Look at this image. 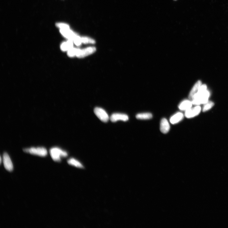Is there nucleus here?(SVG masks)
I'll use <instances>...</instances> for the list:
<instances>
[{
    "label": "nucleus",
    "instance_id": "obj_13",
    "mask_svg": "<svg viewBox=\"0 0 228 228\" xmlns=\"http://www.w3.org/2000/svg\"><path fill=\"white\" fill-rule=\"evenodd\" d=\"M202 82L200 80H198L195 84L194 85L189 93V98L191 100L193 97L198 92L200 86L202 85Z\"/></svg>",
    "mask_w": 228,
    "mask_h": 228
},
{
    "label": "nucleus",
    "instance_id": "obj_23",
    "mask_svg": "<svg viewBox=\"0 0 228 228\" xmlns=\"http://www.w3.org/2000/svg\"><path fill=\"white\" fill-rule=\"evenodd\" d=\"M174 1H176V0H174Z\"/></svg>",
    "mask_w": 228,
    "mask_h": 228
},
{
    "label": "nucleus",
    "instance_id": "obj_14",
    "mask_svg": "<svg viewBox=\"0 0 228 228\" xmlns=\"http://www.w3.org/2000/svg\"><path fill=\"white\" fill-rule=\"evenodd\" d=\"M73 41L72 40H69L66 42L63 43L61 45V49L63 51H68L73 48Z\"/></svg>",
    "mask_w": 228,
    "mask_h": 228
},
{
    "label": "nucleus",
    "instance_id": "obj_20",
    "mask_svg": "<svg viewBox=\"0 0 228 228\" xmlns=\"http://www.w3.org/2000/svg\"><path fill=\"white\" fill-rule=\"evenodd\" d=\"M73 42L77 46H79L82 43L81 37L77 35L73 40Z\"/></svg>",
    "mask_w": 228,
    "mask_h": 228
},
{
    "label": "nucleus",
    "instance_id": "obj_22",
    "mask_svg": "<svg viewBox=\"0 0 228 228\" xmlns=\"http://www.w3.org/2000/svg\"><path fill=\"white\" fill-rule=\"evenodd\" d=\"M2 157H1V162H1V163H2Z\"/></svg>",
    "mask_w": 228,
    "mask_h": 228
},
{
    "label": "nucleus",
    "instance_id": "obj_3",
    "mask_svg": "<svg viewBox=\"0 0 228 228\" xmlns=\"http://www.w3.org/2000/svg\"><path fill=\"white\" fill-rule=\"evenodd\" d=\"M23 151L32 155L42 157L46 156L48 154L47 149L44 147H32L30 148L24 149Z\"/></svg>",
    "mask_w": 228,
    "mask_h": 228
},
{
    "label": "nucleus",
    "instance_id": "obj_9",
    "mask_svg": "<svg viewBox=\"0 0 228 228\" xmlns=\"http://www.w3.org/2000/svg\"><path fill=\"white\" fill-rule=\"evenodd\" d=\"M61 34L69 40H72L77 35L76 33L71 31L70 29H60Z\"/></svg>",
    "mask_w": 228,
    "mask_h": 228
},
{
    "label": "nucleus",
    "instance_id": "obj_8",
    "mask_svg": "<svg viewBox=\"0 0 228 228\" xmlns=\"http://www.w3.org/2000/svg\"><path fill=\"white\" fill-rule=\"evenodd\" d=\"M110 119L112 122H116L119 120H122L126 122L129 119L128 116L126 114L116 113L112 114L110 117Z\"/></svg>",
    "mask_w": 228,
    "mask_h": 228
},
{
    "label": "nucleus",
    "instance_id": "obj_21",
    "mask_svg": "<svg viewBox=\"0 0 228 228\" xmlns=\"http://www.w3.org/2000/svg\"><path fill=\"white\" fill-rule=\"evenodd\" d=\"M56 26L60 29H70L69 25L66 24L58 23L56 24Z\"/></svg>",
    "mask_w": 228,
    "mask_h": 228
},
{
    "label": "nucleus",
    "instance_id": "obj_10",
    "mask_svg": "<svg viewBox=\"0 0 228 228\" xmlns=\"http://www.w3.org/2000/svg\"><path fill=\"white\" fill-rule=\"evenodd\" d=\"M170 129V126L168 121L165 118L162 119L160 122L161 131L164 134H166L169 132Z\"/></svg>",
    "mask_w": 228,
    "mask_h": 228
},
{
    "label": "nucleus",
    "instance_id": "obj_11",
    "mask_svg": "<svg viewBox=\"0 0 228 228\" xmlns=\"http://www.w3.org/2000/svg\"><path fill=\"white\" fill-rule=\"evenodd\" d=\"M193 105L191 100L185 99L180 103L178 108L180 110L185 112L191 108Z\"/></svg>",
    "mask_w": 228,
    "mask_h": 228
},
{
    "label": "nucleus",
    "instance_id": "obj_5",
    "mask_svg": "<svg viewBox=\"0 0 228 228\" xmlns=\"http://www.w3.org/2000/svg\"><path fill=\"white\" fill-rule=\"evenodd\" d=\"M201 110V107L199 105L196 106L193 108H191L185 111V116L188 118H191L199 115Z\"/></svg>",
    "mask_w": 228,
    "mask_h": 228
},
{
    "label": "nucleus",
    "instance_id": "obj_1",
    "mask_svg": "<svg viewBox=\"0 0 228 228\" xmlns=\"http://www.w3.org/2000/svg\"><path fill=\"white\" fill-rule=\"evenodd\" d=\"M210 95L209 91L200 88L198 92L193 97L191 101L193 105L196 106L205 104L208 102Z\"/></svg>",
    "mask_w": 228,
    "mask_h": 228
},
{
    "label": "nucleus",
    "instance_id": "obj_12",
    "mask_svg": "<svg viewBox=\"0 0 228 228\" xmlns=\"http://www.w3.org/2000/svg\"><path fill=\"white\" fill-rule=\"evenodd\" d=\"M183 114L178 112L173 115L170 118V122L172 124H176L181 121L184 118Z\"/></svg>",
    "mask_w": 228,
    "mask_h": 228
},
{
    "label": "nucleus",
    "instance_id": "obj_16",
    "mask_svg": "<svg viewBox=\"0 0 228 228\" xmlns=\"http://www.w3.org/2000/svg\"><path fill=\"white\" fill-rule=\"evenodd\" d=\"M152 117V114L149 112L139 113L136 116V118L139 119H151Z\"/></svg>",
    "mask_w": 228,
    "mask_h": 228
},
{
    "label": "nucleus",
    "instance_id": "obj_6",
    "mask_svg": "<svg viewBox=\"0 0 228 228\" xmlns=\"http://www.w3.org/2000/svg\"><path fill=\"white\" fill-rule=\"evenodd\" d=\"M96 50V49L95 47H89L80 50L77 56L79 58L85 57L87 56L92 54L94 53Z\"/></svg>",
    "mask_w": 228,
    "mask_h": 228
},
{
    "label": "nucleus",
    "instance_id": "obj_7",
    "mask_svg": "<svg viewBox=\"0 0 228 228\" xmlns=\"http://www.w3.org/2000/svg\"><path fill=\"white\" fill-rule=\"evenodd\" d=\"M3 158L5 168L9 171H12L13 170V165L8 154L6 152L4 153Z\"/></svg>",
    "mask_w": 228,
    "mask_h": 228
},
{
    "label": "nucleus",
    "instance_id": "obj_15",
    "mask_svg": "<svg viewBox=\"0 0 228 228\" xmlns=\"http://www.w3.org/2000/svg\"><path fill=\"white\" fill-rule=\"evenodd\" d=\"M68 163L70 165L74 166L80 168H83V166L79 161L74 158H70L68 161Z\"/></svg>",
    "mask_w": 228,
    "mask_h": 228
},
{
    "label": "nucleus",
    "instance_id": "obj_17",
    "mask_svg": "<svg viewBox=\"0 0 228 228\" xmlns=\"http://www.w3.org/2000/svg\"><path fill=\"white\" fill-rule=\"evenodd\" d=\"M80 50L79 49L72 48L68 50V56L71 57L77 56L78 53Z\"/></svg>",
    "mask_w": 228,
    "mask_h": 228
},
{
    "label": "nucleus",
    "instance_id": "obj_19",
    "mask_svg": "<svg viewBox=\"0 0 228 228\" xmlns=\"http://www.w3.org/2000/svg\"><path fill=\"white\" fill-rule=\"evenodd\" d=\"M214 105V103L212 102H208L205 104L203 108V111L206 112L211 109Z\"/></svg>",
    "mask_w": 228,
    "mask_h": 228
},
{
    "label": "nucleus",
    "instance_id": "obj_4",
    "mask_svg": "<svg viewBox=\"0 0 228 228\" xmlns=\"http://www.w3.org/2000/svg\"><path fill=\"white\" fill-rule=\"evenodd\" d=\"M94 112L98 118L103 122H108L109 118L108 114L103 109L99 107H96Z\"/></svg>",
    "mask_w": 228,
    "mask_h": 228
},
{
    "label": "nucleus",
    "instance_id": "obj_18",
    "mask_svg": "<svg viewBox=\"0 0 228 228\" xmlns=\"http://www.w3.org/2000/svg\"><path fill=\"white\" fill-rule=\"evenodd\" d=\"M81 40L82 43L84 44H95V41L94 40L86 37H81Z\"/></svg>",
    "mask_w": 228,
    "mask_h": 228
},
{
    "label": "nucleus",
    "instance_id": "obj_2",
    "mask_svg": "<svg viewBox=\"0 0 228 228\" xmlns=\"http://www.w3.org/2000/svg\"><path fill=\"white\" fill-rule=\"evenodd\" d=\"M50 156L55 161L60 162L62 157H66L68 154L66 151L57 147H53L50 151Z\"/></svg>",
    "mask_w": 228,
    "mask_h": 228
}]
</instances>
